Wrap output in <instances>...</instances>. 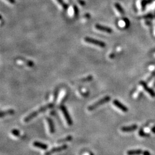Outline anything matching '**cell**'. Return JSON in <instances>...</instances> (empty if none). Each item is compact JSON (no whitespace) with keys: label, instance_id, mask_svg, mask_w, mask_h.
I'll list each match as a JSON object with an SVG mask.
<instances>
[{"label":"cell","instance_id":"obj_3","mask_svg":"<svg viewBox=\"0 0 155 155\" xmlns=\"http://www.w3.org/2000/svg\"><path fill=\"white\" fill-rule=\"evenodd\" d=\"M84 41H85L86 43H89V44H93L94 46H99V47L103 48L106 46V44L103 41L97 40H95L94 39H93V38L89 37H86L84 38Z\"/></svg>","mask_w":155,"mask_h":155},{"label":"cell","instance_id":"obj_13","mask_svg":"<svg viewBox=\"0 0 155 155\" xmlns=\"http://www.w3.org/2000/svg\"><path fill=\"white\" fill-rule=\"evenodd\" d=\"M143 151L141 149L130 150L127 152V155H140L142 154Z\"/></svg>","mask_w":155,"mask_h":155},{"label":"cell","instance_id":"obj_12","mask_svg":"<svg viewBox=\"0 0 155 155\" xmlns=\"http://www.w3.org/2000/svg\"><path fill=\"white\" fill-rule=\"evenodd\" d=\"M17 62H18V63H21L25 64V65H27L28 67H33V65H34L33 62L31 61V60H26V59H25L19 58L17 60Z\"/></svg>","mask_w":155,"mask_h":155},{"label":"cell","instance_id":"obj_21","mask_svg":"<svg viewBox=\"0 0 155 155\" xmlns=\"http://www.w3.org/2000/svg\"><path fill=\"white\" fill-rule=\"evenodd\" d=\"M93 76L89 75L87 77H85V78H82L80 79V80H79V82H89V81H91V80H93Z\"/></svg>","mask_w":155,"mask_h":155},{"label":"cell","instance_id":"obj_18","mask_svg":"<svg viewBox=\"0 0 155 155\" xmlns=\"http://www.w3.org/2000/svg\"><path fill=\"white\" fill-rule=\"evenodd\" d=\"M152 2V0H142L141 1V7H142V9L144 10L145 8L146 5L149 4Z\"/></svg>","mask_w":155,"mask_h":155},{"label":"cell","instance_id":"obj_6","mask_svg":"<svg viewBox=\"0 0 155 155\" xmlns=\"http://www.w3.org/2000/svg\"><path fill=\"white\" fill-rule=\"evenodd\" d=\"M140 85L143 87V89H144L145 90L152 96V97H155V92L151 89V88L148 87V86L146 84L145 82H144V81H141V82H140Z\"/></svg>","mask_w":155,"mask_h":155},{"label":"cell","instance_id":"obj_20","mask_svg":"<svg viewBox=\"0 0 155 155\" xmlns=\"http://www.w3.org/2000/svg\"><path fill=\"white\" fill-rule=\"evenodd\" d=\"M139 136H140V137H149V136H150V134L149 133H147L145 132L144 130L142 129H141L140 130H139Z\"/></svg>","mask_w":155,"mask_h":155},{"label":"cell","instance_id":"obj_7","mask_svg":"<svg viewBox=\"0 0 155 155\" xmlns=\"http://www.w3.org/2000/svg\"><path fill=\"white\" fill-rule=\"evenodd\" d=\"M113 105L117 107V108L121 110L124 112H127L128 111V108H127L125 105L122 104V103L117 99H114L113 101Z\"/></svg>","mask_w":155,"mask_h":155},{"label":"cell","instance_id":"obj_15","mask_svg":"<svg viewBox=\"0 0 155 155\" xmlns=\"http://www.w3.org/2000/svg\"><path fill=\"white\" fill-rule=\"evenodd\" d=\"M72 140V137L71 136H68L67 137H65V138H63V139H60L57 141V143L58 144H60V143H63L65 142H68V141H71Z\"/></svg>","mask_w":155,"mask_h":155},{"label":"cell","instance_id":"obj_1","mask_svg":"<svg viewBox=\"0 0 155 155\" xmlns=\"http://www.w3.org/2000/svg\"><path fill=\"white\" fill-rule=\"evenodd\" d=\"M54 106V103H48V105H45L44 106L41 107L39 108L37 110H36L32 113H31V114H29V115H28L27 117L24 118V122H28L30 121L31 120H32V119H33L34 117H36L37 115H38L40 114L43 113L45 111H46V110L49 109V108H52Z\"/></svg>","mask_w":155,"mask_h":155},{"label":"cell","instance_id":"obj_10","mask_svg":"<svg viewBox=\"0 0 155 155\" xmlns=\"http://www.w3.org/2000/svg\"><path fill=\"white\" fill-rule=\"evenodd\" d=\"M46 121L48 122V126H49V132L52 134L54 133L55 132V129L54 126V124H53L52 120L51 118H49V117H47V118H46Z\"/></svg>","mask_w":155,"mask_h":155},{"label":"cell","instance_id":"obj_14","mask_svg":"<svg viewBox=\"0 0 155 155\" xmlns=\"http://www.w3.org/2000/svg\"><path fill=\"white\" fill-rule=\"evenodd\" d=\"M15 114V110L13 109H8L6 110H4V111H2L1 112V118L6 116V115H13Z\"/></svg>","mask_w":155,"mask_h":155},{"label":"cell","instance_id":"obj_8","mask_svg":"<svg viewBox=\"0 0 155 155\" xmlns=\"http://www.w3.org/2000/svg\"><path fill=\"white\" fill-rule=\"evenodd\" d=\"M95 28L98 31H101V32L108 33H111L113 32L112 29L110 28L105 27V26L99 25V24H95Z\"/></svg>","mask_w":155,"mask_h":155},{"label":"cell","instance_id":"obj_24","mask_svg":"<svg viewBox=\"0 0 155 155\" xmlns=\"http://www.w3.org/2000/svg\"><path fill=\"white\" fill-rule=\"evenodd\" d=\"M77 1L79 3H80L81 5H82V6L85 5V2H84V1H83V0H77Z\"/></svg>","mask_w":155,"mask_h":155},{"label":"cell","instance_id":"obj_9","mask_svg":"<svg viewBox=\"0 0 155 155\" xmlns=\"http://www.w3.org/2000/svg\"><path fill=\"white\" fill-rule=\"evenodd\" d=\"M137 125L136 124L132 125L130 126H122L121 128V130L122 132L125 133H129V132H132L133 131L136 130L137 129Z\"/></svg>","mask_w":155,"mask_h":155},{"label":"cell","instance_id":"obj_22","mask_svg":"<svg viewBox=\"0 0 155 155\" xmlns=\"http://www.w3.org/2000/svg\"><path fill=\"white\" fill-rule=\"evenodd\" d=\"M12 133L13 135L16 136V137H19L20 136V133L19 132V130H17V129H13L12 130Z\"/></svg>","mask_w":155,"mask_h":155},{"label":"cell","instance_id":"obj_11","mask_svg":"<svg viewBox=\"0 0 155 155\" xmlns=\"http://www.w3.org/2000/svg\"><path fill=\"white\" fill-rule=\"evenodd\" d=\"M33 145L34 147L40 148V149L43 150H46L48 148V146L47 145L41 142H39V141H34V142L33 143Z\"/></svg>","mask_w":155,"mask_h":155},{"label":"cell","instance_id":"obj_5","mask_svg":"<svg viewBox=\"0 0 155 155\" xmlns=\"http://www.w3.org/2000/svg\"><path fill=\"white\" fill-rule=\"evenodd\" d=\"M67 148H68V146H67V145L66 144L63 145L62 146H57V147L53 148H52L51 150H49V151L46 152L44 153V155H51L54 153L64 151V150L66 149Z\"/></svg>","mask_w":155,"mask_h":155},{"label":"cell","instance_id":"obj_17","mask_svg":"<svg viewBox=\"0 0 155 155\" xmlns=\"http://www.w3.org/2000/svg\"><path fill=\"white\" fill-rule=\"evenodd\" d=\"M79 10L76 5H74L72 6V14L71 15L74 17H77L79 13Z\"/></svg>","mask_w":155,"mask_h":155},{"label":"cell","instance_id":"obj_2","mask_svg":"<svg viewBox=\"0 0 155 155\" xmlns=\"http://www.w3.org/2000/svg\"><path fill=\"white\" fill-rule=\"evenodd\" d=\"M110 99H111V97H110V96L108 95L105 96L103 98H101V99H99V101H98L97 102H96L93 103V105H90V106L87 108V109L89 111H93V110L96 109L98 107L108 102Z\"/></svg>","mask_w":155,"mask_h":155},{"label":"cell","instance_id":"obj_27","mask_svg":"<svg viewBox=\"0 0 155 155\" xmlns=\"http://www.w3.org/2000/svg\"><path fill=\"white\" fill-rule=\"evenodd\" d=\"M151 131L153 133H155V126H153L152 127Z\"/></svg>","mask_w":155,"mask_h":155},{"label":"cell","instance_id":"obj_4","mask_svg":"<svg viewBox=\"0 0 155 155\" xmlns=\"http://www.w3.org/2000/svg\"><path fill=\"white\" fill-rule=\"evenodd\" d=\"M60 109H61L62 113H63L64 116V118L65 119V121H66L67 124L68 125H72V124H73V122H72V120L71 118V116L69 114L68 110H67L66 107L64 105H62L60 106Z\"/></svg>","mask_w":155,"mask_h":155},{"label":"cell","instance_id":"obj_19","mask_svg":"<svg viewBox=\"0 0 155 155\" xmlns=\"http://www.w3.org/2000/svg\"><path fill=\"white\" fill-rule=\"evenodd\" d=\"M114 6L117 11H118L119 13L121 14V15H123V14L124 13V10H123V9L122 8V7L121 6V5L120 4H118V3H115Z\"/></svg>","mask_w":155,"mask_h":155},{"label":"cell","instance_id":"obj_26","mask_svg":"<svg viewBox=\"0 0 155 155\" xmlns=\"http://www.w3.org/2000/svg\"><path fill=\"white\" fill-rule=\"evenodd\" d=\"M7 1L9 2L10 3H12V4H14V3H15V0H6Z\"/></svg>","mask_w":155,"mask_h":155},{"label":"cell","instance_id":"obj_16","mask_svg":"<svg viewBox=\"0 0 155 155\" xmlns=\"http://www.w3.org/2000/svg\"><path fill=\"white\" fill-rule=\"evenodd\" d=\"M56 1L57 2H58V4L61 6L62 9L65 10L68 8V5H67L65 2H64L63 0H56Z\"/></svg>","mask_w":155,"mask_h":155},{"label":"cell","instance_id":"obj_25","mask_svg":"<svg viewBox=\"0 0 155 155\" xmlns=\"http://www.w3.org/2000/svg\"><path fill=\"white\" fill-rule=\"evenodd\" d=\"M142 155H151V153H150L149 151H143Z\"/></svg>","mask_w":155,"mask_h":155},{"label":"cell","instance_id":"obj_23","mask_svg":"<svg viewBox=\"0 0 155 155\" xmlns=\"http://www.w3.org/2000/svg\"><path fill=\"white\" fill-rule=\"evenodd\" d=\"M58 94H59V90H56V91L55 92L54 95H53V103H55V102L57 101V99H58Z\"/></svg>","mask_w":155,"mask_h":155},{"label":"cell","instance_id":"obj_28","mask_svg":"<svg viewBox=\"0 0 155 155\" xmlns=\"http://www.w3.org/2000/svg\"><path fill=\"white\" fill-rule=\"evenodd\" d=\"M90 155H93V153H90Z\"/></svg>","mask_w":155,"mask_h":155}]
</instances>
